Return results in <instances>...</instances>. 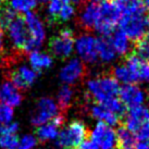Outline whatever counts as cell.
<instances>
[{"label": "cell", "instance_id": "obj_1", "mask_svg": "<svg viewBox=\"0 0 149 149\" xmlns=\"http://www.w3.org/2000/svg\"><path fill=\"white\" fill-rule=\"evenodd\" d=\"M124 126L138 141H149V108L138 106L125 112Z\"/></svg>", "mask_w": 149, "mask_h": 149}, {"label": "cell", "instance_id": "obj_2", "mask_svg": "<svg viewBox=\"0 0 149 149\" xmlns=\"http://www.w3.org/2000/svg\"><path fill=\"white\" fill-rule=\"evenodd\" d=\"M120 87L113 76H100L87 82V95L95 100V104H104L119 96Z\"/></svg>", "mask_w": 149, "mask_h": 149}, {"label": "cell", "instance_id": "obj_3", "mask_svg": "<svg viewBox=\"0 0 149 149\" xmlns=\"http://www.w3.org/2000/svg\"><path fill=\"white\" fill-rule=\"evenodd\" d=\"M87 127L82 121H72L62 127L56 138V144L62 149H76L86 141Z\"/></svg>", "mask_w": 149, "mask_h": 149}, {"label": "cell", "instance_id": "obj_4", "mask_svg": "<svg viewBox=\"0 0 149 149\" xmlns=\"http://www.w3.org/2000/svg\"><path fill=\"white\" fill-rule=\"evenodd\" d=\"M119 26L128 39L135 42L141 40L145 37L149 31V15L146 13L135 14V15H121Z\"/></svg>", "mask_w": 149, "mask_h": 149}, {"label": "cell", "instance_id": "obj_5", "mask_svg": "<svg viewBox=\"0 0 149 149\" xmlns=\"http://www.w3.org/2000/svg\"><path fill=\"white\" fill-rule=\"evenodd\" d=\"M121 12L111 0L104 1L99 4V17L95 25L97 32L102 36H110L119 24Z\"/></svg>", "mask_w": 149, "mask_h": 149}, {"label": "cell", "instance_id": "obj_6", "mask_svg": "<svg viewBox=\"0 0 149 149\" xmlns=\"http://www.w3.org/2000/svg\"><path fill=\"white\" fill-rule=\"evenodd\" d=\"M74 48V36L70 29H63L58 35L50 38L49 50L54 57L61 60L69 58Z\"/></svg>", "mask_w": 149, "mask_h": 149}, {"label": "cell", "instance_id": "obj_7", "mask_svg": "<svg viewBox=\"0 0 149 149\" xmlns=\"http://www.w3.org/2000/svg\"><path fill=\"white\" fill-rule=\"evenodd\" d=\"M58 112L59 108L54 99L49 97H42L36 102V107L31 114V122L38 127L47 122H50L58 116Z\"/></svg>", "mask_w": 149, "mask_h": 149}, {"label": "cell", "instance_id": "obj_8", "mask_svg": "<svg viewBox=\"0 0 149 149\" xmlns=\"http://www.w3.org/2000/svg\"><path fill=\"white\" fill-rule=\"evenodd\" d=\"M8 31L14 47L22 51H27L29 42H31V34H29L27 25L25 23L23 14L17 13L15 19L9 26Z\"/></svg>", "mask_w": 149, "mask_h": 149}, {"label": "cell", "instance_id": "obj_9", "mask_svg": "<svg viewBox=\"0 0 149 149\" xmlns=\"http://www.w3.org/2000/svg\"><path fill=\"white\" fill-rule=\"evenodd\" d=\"M91 141L100 149H114L116 147V131L110 125L97 122L91 132Z\"/></svg>", "mask_w": 149, "mask_h": 149}, {"label": "cell", "instance_id": "obj_10", "mask_svg": "<svg viewBox=\"0 0 149 149\" xmlns=\"http://www.w3.org/2000/svg\"><path fill=\"white\" fill-rule=\"evenodd\" d=\"M24 19L31 34V42H29L27 51L33 52V51H36V49L39 48L45 40V27L40 19L37 17V14H35L32 11L25 13Z\"/></svg>", "mask_w": 149, "mask_h": 149}, {"label": "cell", "instance_id": "obj_11", "mask_svg": "<svg viewBox=\"0 0 149 149\" xmlns=\"http://www.w3.org/2000/svg\"><path fill=\"white\" fill-rule=\"evenodd\" d=\"M118 97L125 108L128 109L143 106L146 100L145 91L136 84H126L121 86Z\"/></svg>", "mask_w": 149, "mask_h": 149}, {"label": "cell", "instance_id": "obj_12", "mask_svg": "<svg viewBox=\"0 0 149 149\" xmlns=\"http://www.w3.org/2000/svg\"><path fill=\"white\" fill-rule=\"evenodd\" d=\"M75 48L81 59L87 63L95 62L98 58L97 52V39L91 35L84 34L75 42Z\"/></svg>", "mask_w": 149, "mask_h": 149}, {"label": "cell", "instance_id": "obj_13", "mask_svg": "<svg viewBox=\"0 0 149 149\" xmlns=\"http://www.w3.org/2000/svg\"><path fill=\"white\" fill-rule=\"evenodd\" d=\"M38 74L33 69L23 65L10 72V82L20 91L27 89L36 82Z\"/></svg>", "mask_w": 149, "mask_h": 149}, {"label": "cell", "instance_id": "obj_14", "mask_svg": "<svg viewBox=\"0 0 149 149\" xmlns=\"http://www.w3.org/2000/svg\"><path fill=\"white\" fill-rule=\"evenodd\" d=\"M84 72H85V66H84L82 60L72 59L61 69L60 79L66 85H71L82 79Z\"/></svg>", "mask_w": 149, "mask_h": 149}, {"label": "cell", "instance_id": "obj_15", "mask_svg": "<svg viewBox=\"0 0 149 149\" xmlns=\"http://www.w3.org/2000/svg\"><path fill=\"white\" fill-rule=\"evenodd\" d=\"M63 122H64V118L61 114H58L50 122H47L45 124L38 126L36 131V138L40 141H56L60 132V128L63 125Z\"/></svg>", "mask_w": 149, "mask_h": 149}, {"label": "cell", "instance_id": "obj_16", "mask_svg": "<svg viewBox=\"0 0 149 149\" xmlns=\"http://www.w3.org/2000/svg\"><path fill=\"white\" fill-rule=\"evenodd\" d=\"M22 94L10 81L0 85V104H8L10 107H17L22 102Z\"/></svg>", "mask_w": 149, "mask_h": 149}, {"label": "cell", "instance_id": "obj_17", "mask_svg": "<svg viewBox=\"0 0 149 149\" xmlns=\"http://www.w3.org/2000/svg\"><path fill=\"white\" fill-rule=\"evenodd\" d=\"M91 114L95 120H97V122L110 125L112 127H114L116 125H118L119 121H120V116L114 114L113 112L108 110L104 106L100 104H94L91 106Z\"/></svg>", "mask_w": 149, "mask_h": 149}, {"label": "cell", "instance_id": "obj_18", "mask_svg": "<svg viewBox=\"0 0 149 149\" xmlns=\"http://www.w3.org/2000/svg\"><path fill=\"white\" fill-rule=\"evenodd\" d=\"M120 10L121 15H135L146 13L141 0H111Z\"/></svg>", "mask_w": 149, "mask_h": 149}, {"label": "cell", "instance_id": "obj_19", "mask_svg": "<svg viewBox=\"0 0 149 149\" xmlns=\"http://www.w3.org/2000/svg\"><path fill=\"white\" fill-rule=\"evenodd\" d=\"M97 52L102 62H111L116 57V52L110 36H101L97 39Z\"/></svg>", "mask_w": 149, "mask_h": 149}, {"label": "cell", "instance_id": "obj_20", "mask_svg": "<svg viewBox=\"0 0 149 149\" xmlns=\"http://www.w3.org/2000/svg\"><path fill=\"white\" fill-rule=\"evenodd\" d=\"M99 17V4L91 2L85 7L79 17L81 25L85 29H89L95 27Z\"/></svg>", "mask_w": 149, "mask_h": 149}, {"label": "cell", "instance_id": "obj_21", "mask_svg": "<svg viewBox=\"0 0 149 149\" xmlns=\"http://www.w3.org/2000/svg\"><path fill=\"white\" fill-rule=\"evenodd\" d=\"M138 141L125 126L116 131V146L119 149H136Z\"/></svg>", "mask_w": 149, "mask_h": 149}, {"label": "cell", "instance_id": "obj_22", "mask_svg": "<svg viewBox=\"0 0 149 149\" xmlns=\"http://www.w3.org/2000/svg\"><path fill=\"white\" fill-rule=\"evenodd\" d=\"M113 77L119 82L123 83V85L126 84H135L139 82V79L135 72H133L126 64H121L114 68L113 71Z\"/></svg>", "mask_w": 149, "mask_h": 149}, {"label": "cell", "instance_id": "obj_23", "mask_svg": "<svg viewBox=\"0 0 149 149\" xmlns=\"http://www.w3.org/2000/svg\"><path fill=\"white\" fill-rule=\"evenodd\" d=\"M29 63L32 65V69L36 71L37 73L42 72L51 66L52 64V58L46 54L39 52V51H33L29 54Z\"/></svg>", "mask_w": 149, "mask_h": 149}, {"label": "cell", "instance_id": "obj_24", "mask_svg": "<svg viewBox=\"0 0 149 149\" xmlns=\"http://www.w3.org/2000/svg\"><path fill=\"white\" fill-rule=\"evenodd\" d=\"M112 34L113 35L111 36V42L116 49V54H126L130 47V44H128L130 39L127 38V36L121 29L114 31Z\"/></svg>", "mask_w": 149, "mask_h": 149}, {"label": "cell", "instance_id": "obj_25", "mask_svg": "<svg viewBox=\"0 0 149 149\" xmlns=\"http://www.w3.org/2000/svg\"><path fill=\"white\" fill-rule=\"evenodd\" d=\"M73 96H74V91L70 85H64L61 87L58 93V96H57V101H58L57 106L59 109L64 111L70 107Z\"/></svg>", "mask_w": 149, "mask_h": 149}, {"label": "cell", "instance_id": "obj_26", "mask_svg": "<svg viewBox=\"0 0 149 149\" xmlns=\"http://www.w3.org/2000/svg\"><path fill=\"white\" fill-rule=\"evenodd\" d=\"M17 15V11L13 10L10 6H0V29L3 32L7 31Z\"/></svg>", "mask_w": 149, "mask_h": 149}, {"label": "cell", "instance_id": "obj_27", "mask_svg": "<svg viewBox=\"0 0 149 149\" xmlns=\"http://www.w3.org/2000/svg\"><path fill=\"white\" fill-rule=\"evenodd\" d=\"M134 54H136L143 62L149 63V39L141 38V40L136 42Z\"/></svg>", "mask_w": 149, "mask_h": 149}, {"label": "cell", "instance_id": "obj_28", "mask_svg": "<svg viewBox=\"0 0 149 149\" xmlns=\"http://www.w3.org/2000/svg\"><path fill=\"white\" fill-rule=\"evenodd\" d=\"M62 0H49L48 6V20L52 24H58L59 13L63 7Z\"/></svg>", "mask_w": 149, "mask_h": 149}, {"label": "cell", "instance_id": "obj_29", "mask_svg": "<svg viewBox=\"0 0 149 149\" xmlns=\"http://www.w3.org/2000/svg\"><path fill=\"white\" fill-rule=\"evenodd\" d=\"M37 3V0H11L10 7L17 12H29Z\"/></svg>", "mask_w": 149, "mask_h": 149}, {"label": "cell", "instance_id": "obj_30", "mask_svg": "<svg viewBox=\"0 0 149 149\" xmlns=\"http://www.w3.org/2000/svg\"><path fill=\"white\" fill-rule=\"evenodd\" d=\"M19 137L17 134L1 135L0 136V148L1 149H17L19 144Z\"/></svg>", "mask_w": 149, "mask_h": 149}, {"label": "cell", "instance_id": "obj_31", "mask_svg": "<svg viewBox=\"0 0 149 149\" xmlns=\"http://www.w3.org/2000/svg\"><path fill=\"white\" fill-rule=\"evenodd\" d=\"M14 116V110L8 104H0V124L11 123Z\"/></svg>", "mask_w": 149, "mask_h": 149}, {"label": "cell", "instance_id": "obj_32", "mask_svg": "<svg viewBox=\"0 0 149 149\" xmlns=\"http://www.w3.org/2000/svg\"><path fill=\"white\" fill-rule=\"evenodd\" d=\"M36 145H37V138L31 134H27L19 139L17 149H34Z\"/></svg>", "mask_w": 149, "mask_h": 149}, {"label": "cell", "instance_id": "obj_33", "mask_svg": "<svg viewBox=\"0 0 149 149\" xmlns=\"http://www.w3.org/2000/svg\"><path fill=\"white\" fill-rule=\"evenodd\" d=\"M73 15H74V7L72 6V3H64L59 13L58 23L69 21Z\"/></svg>", "mask_w": 149, "mask_h": 149}, {"label": "cell", "instance_id": "obj_34", "mask_svg": "<svg viewBox=\"0 0 149 149\" xmlns=\"http://www.w3.org/2000/svg\"><path fill=\"white\" fill-rule=\"evenodd\" d=\"M19 128H20V125L17 122H11L9 124H0V136L17 134Z\"/></svg>", "mask_w": 149, "mask_h": 149}, {"label": "cell", "instance_id": "obj_35", "mask_svg": "<svg viewBox=\"0 0 149 149\" xmlns=\"http://www.w3.org/2000/svg\"><path fill=\"white\" fill-rule=\"evenodd\" d=\"M141 81H145L149 84V63L144 62L141 70Z\"/></svg>", "mask_w": 149, "mask_h": 149}, {"label": "cell", "instance_id": "obj_36", "mask_svg": "<svg viewBox=\"0 0 149 149\" xmlns=\"http://www.w3.org/2000/svg\"><path fill=\"white\" fill-rule=\"evenodd\" d=\"M76 149H100L98 146L96 145L95 143L91 139H87V141H84L81 145L77 147Z\"/></svg>", "mask_w": 149, "mask_h": 149}, {"label": "cell", "instance_id": "obj_37", "mask_svg": "<svg viewBox=\"0 0 149 149\" xmlns=\"http://www.w3.org/2000/svg\"><path fill=\"white\" fill-rule=\"evenodd\" d=\"M136 149H149V141H138Z\"/></svg>", "mask_w": 149, "mask_h": 149}, {"label": "cell", "instance_id": "obj_38", "mask_svg": "<svg viewBox=\"0 0 149 149\" xmlns=\"http://www.w3.org/2000/svg\"><path fill=\"white\" fill-rule=\"evenodd\" d=\"M3 52V31L0 29V54Z\"/></svg>", "mask_w": 149, "mask_h": 149}, {"label": "cell", "instance_id": "obj_39", "mask_svg": "<svg viewBox=\"0 0 149 149\" xmlns=\"http://www.w3.org/2000/svg\"><path fill=\"white\" fill-rule=\"evenodd\" d=\"M86 0H71V2L73 4H76V6H82L83 3H85Z\"/></svg>", "mask_w": 149, "mask_h": 149}, {"label": "cell", "instance_id": "obj_40", "mask_svg": "<svg viewBox=\"0 0 149 149\" xmlns=\"http://www.w3.org/2000/svg\"><path fill=\"white\" fill-rule=\"evenodd\" d=\"M141 1H143V4L146 10H149V0H141Z\"/></svg>", "mask_w": 149, "mask_h": 149}, {"label": "cell", "instance_id": "obj_41", "mask_svg": "<svg viewBox=\"0 0 149 149\" xmlns=\"http://www.w3.org/2000/svg\"><path fill=\"white\" fill-rule=\"evenodd\" d=\"M38 2H40V3H44V2H47V1H49V0H37Z\"/></svg>", "mask_w": 149, "mask_h": 149}, {"label": "cell", "instance_id": "obj_42", "mask_svg": "<svg viewBox=\"0 0 149 149\" xmlns=\"http://www.w3.org/2000/svg\"><path fill=\"white\" fill-rule=\"evenodd\" d=\"M44 149H54V148H44Z\"/></svg>", "mask_w": 149, "mask_h": 149}, {"label": "cell", "instance_id": "obj_43", "mask_svg": "<svg viewBox=\"0 0 149 149\" xmlns=\"http://www.w3.org/2000/svg\"><path fill=\"white\" fill-rule=\"evenodd\" d=\"M0 6H1V2H0Z\"/></svg>", "mask_w": 149, "mask_h": 149}]
</instances>
